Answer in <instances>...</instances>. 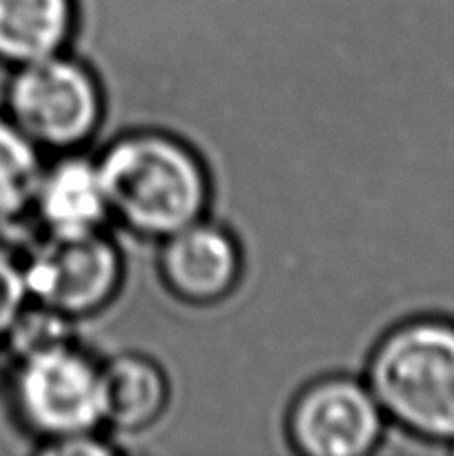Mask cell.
Segmentation results:
<instances>
[{
    "label": "cell",
    "instance_id": "cell-1",
    "mask_svg": "<svg viewBox=\"0 0 454 456\" xmlns=\"http://www.w3.org/2000/svg\"><path fill=\"white\" fill-rule=\"evenodd\" d=\"M365 383L387 428L430 452L454 445V319L417 312L396 321L369 350Z\"/></svg>",
    "mask_w": 454,
    "mask_h": 456
},
{
    "label": "cell",
    "instance_id": "cell-2",
    "mask_svg": "<svg viewBox=\"0 0 454 456\" xmlns=\"http://www.w3.org/2000/svg\"><path fill=\"white\" fill-rule=\"evenodd\" d=\"M96 165L109 221L136 239L160 243L207 216L209 172L178 136L158 129L123 134L98 154Z\"/></svg>",
    "mask_w": 454,
    "mask_h": 456
},
{
    "label": "cell",
    "instance_id": "cell-3",
    "mask_svg": "<svg viewBox=\"0 0 454 456\" xmlns=\"http://www.w3.org/2000/svg\"><path fill=\"white\" fill-rule=\"evenodd\" d=\"M7 118L49 154L80 151L105 116L96 74L67 52L13 67L7 85Z\"/></svg>",
    "mask_w": 454,
    "mask_h": 456
},
{
    "label": "cell",
    "instance_id": "cell-4",
    "mask_svg": "<svg viewBox=\"0 0 454 456\" xmlns=\"http://www.w3.org/2000/svg\"><path fill=\"white\" fill-rule=\"evenodd\" d=\"M12 399L38 450L93 435L101 423V363L76 341L16 359Z\"/></svg>",
    "mask_w": 454,
    "mask_h": 456
},
{
    "label": "cell",
    "instance_id": "cell-5",
    "mask_svg": "<svg viewBox=\"0 0 454 456\" xmlns=\"http://www.w3.org/2000/svg\"><path fill=\"white\" fill-rule=\"evenodd\" d=\"M20 263L29 303L74 323L109 307L125 276L123 254L105 230L40 234Z\"/></svg>",
    "mask_w": 454,
    "mask_h": 456
},
{
    "label": "cell",
    "instance_id": "cell-6",
    "mask_svg": "<svg viewBox=\"0 0 454 456\" xmlns=\"http://www.w3.org/2000/svg\"><path fill=\"white\" fill-rule=\"evenodd\" d=\"M285 430L298 454L365 456L381 448L387 421L368 383L332 374L298 392Z\"/></svg>",
    "mask_w": 454,
    "mask_h": 456
},
{
    "label": "cell",
    "instance_id": "cell-7",
    "mask_svg": "<svg viewBox=\"0 0 454 456\" xmlns=\"http://www.w3.org/2000/svg\"><path fill=\"white\" fill-rule=\"evenodd\" d=\"M158 274L167 292L194 307L218 305L243 276V249L230 230L207 216L158 243Z\"/></svg>",
    "mask_w": 454,
    "mask_h": 456
},
{
    "label": "cell",
    "instance_id": "cell-8",
    "mask_svg": "<svg viewBox=\"0 0 454 456\" xmlns=\"http://www.w3.org/2000/svg\"><path fill=\"white\" fill-rule=\"evenodd\" d=\"M31 218L40 234L71 236L105 230L109 212L96 159L69 151L45 163Z\"/></svg>",
    "mask_w": 454,
    "mask_h": 456
},
{
    "label": "cell",
    "instance_id": "cell-9",
    "mask_svg": "<svg viewBox=\"0 0 454 456\" xmlns=\"http://www.w3.org/2000/svg\"><path fill=\"white\" fill-rule=\"evenodd\" d=\"M172 386L154 359L123 352L101 363V423L120 436L150 430L163 419Z\"/></svg>",
    "mask_w": 454,
    "mask_h": 456
},
{
    "label": "cell",
    "instance_id": "cell-10",
    "mask_svg": "<svg viewBox=\"0 0 454 456\" xmlns=\"http://www.w3.org/2000/svg\"><path fill=\"white\" fill-rule=\"evenodd\" d=\"M76 0H0V62L13 67L67 52Z\"/></svg>",
    "mask_w": 454,
    "mask_h": 456
},
{
    "label": "cell",
    "instance_id": "cell-11",
    "mask_svg": "<svg viewBox=\"0 0 454 456\" xmlns=\"http://www.w3.org/2000/svg\"><path fill=\"white\" fill-rule=\"evenodd\" d=\"M43 169V151L7 116L0 118V223L31 218Z\"/></svg>",
    "mask_w": 454,
    "mask_h": 456
},
{
    "label": "cell",
    "instance_id": "cell-12",
    "mask_svg": "<svg viewBox=\"0 0 454 456\" xmlns=\"http://www.w3.org/2000/svg\"><path fill=\"white\" fill-rule=\"evenodd\" d=\"M27 303L29 297H27L20 258L7 245L0 243V346Z\"/></svg>",
    "mask_w": 454,
    "mask_h": 456
},
{
    "label": "cell",
    "instance_id": "cell-13",
    "mask_svg": "<svg viewBox=\"0 0 454 456\" xmlns=\"http://www.w3.org/2000/svg\"><path fill=\"white\" fill-rule=\"evenodd\" d=\"M450 454H452V456H454V445H452V448H450Z\"/></svg>",
    "mask_w": 454,
    "mask_h": 456
}]
</instances>
